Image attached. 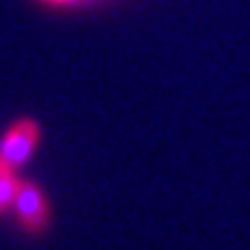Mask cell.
<instances>
[{"label": "cell", "instance_id": "obj_5", "mask_svg": "<svg viewBox=\"0 0 250 250\" xmlns=\"http://www.w3.org/2000/svg\"><path fill=\"white\" fill-rule=\"evenodd\" d=\"M9 169H5V167H2V165H0V179H2V176H5V174H7Z\"/></svg>", "mask_w": 250, "mask_h": 250}, {"label": "cell", "instance_id": "obj_2", "mask_svg": "<svg viewBox=\"0 0 250 250\" xmlns=\"http://www.w3.org/2000/svg\"><path fill=\"white\" fill-rule=\"evenodd\" d=\"M12 208H14V215H17V225L21 227L23 234L42 236L49 229V223H51L49 199H46L42 188L37 186L35 181H21Z\"/></svg>", "mask_w": 250, "mask_h": 250}, {"label": "cell", "instance_id": "obj_3", "mask_svg": "<svg viewBox=\"0 0 250 250\" xmlns=\"http://www.w3.org/2000/svg\"><path fill=\"white\" fill-rule=\"evenodd\" d=\"M19 186H21V181L17 179V174H14V171H7V174L0 179V215L7 213L9 208L14 206Z\"/></svg>", "mask_w": 250, "mask_h": 250}, {"label": "cell", "instance_id": "obj_4", "mask_svg": "<svg viewBox=\"0 0 250 250\" xmlns=\"http://www.w3.org/2000/svg\"><path fill=\"white\" fill-rule=\"evenodd\" d=\"M37 2H42V5H46V7H54V9H67V7L83 5V2H88V0H37Z\"/></svg>", "mask_w": 250, "mask_h": 250}, {"label": "cell", "instance_id": "obj_1", "mask_svg": "<svg viewBox=\"0 0 250 250\" xmlns=\"http://www.w3.org/2000/svg\"><path fill=\"white\" fill-rule=\"evenodd\" d=\"M40 137H42V127L35 118H19L17 123L9 125L7 132L0 139V165L9 171L23 167L33 158Z\"/></svg>", "mask_w": 250, "mask_h": 250}]
</instances>
